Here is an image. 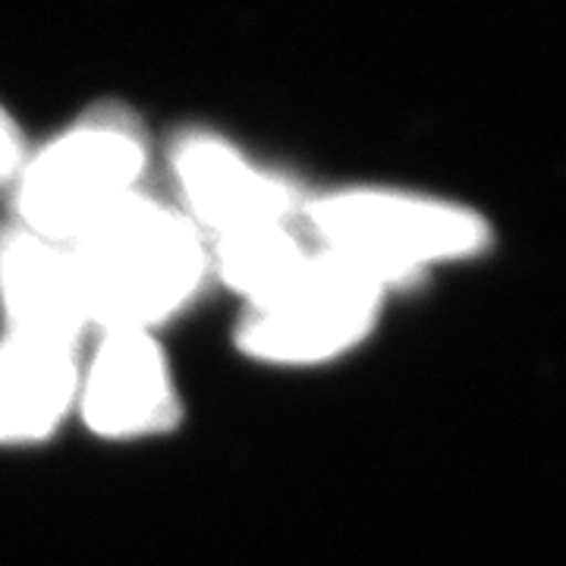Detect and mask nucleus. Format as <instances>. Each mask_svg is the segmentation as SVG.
I'll use <instances>...</instances> for the list:
<instances>
[{"label": "nucleus", "mask_w": 566, "mask_h": 566, "mask_svg": "<svg viewBox=\"0 0 566 566\" xmlns=\"http://www.w3.org/2000/svg\"><path fill=\"white\" fill-rule=\"evenodd\" d=\"M76 416L111 444H133L177 431L182 394L158 334L104 331L82 363Z\"/></svg>", "instance_id": "nucleus-5"}, {"label": "nucleus", "mask_w": 566, "mask_h": 566, "mask_svg": "<svg viewBox=\"0 0 566 566\" xmlns=\"http://www.w3.org/2000/svg\"><path fill=\"white\" fill-rule=\"evenodd\" d=\"M0 318L3 331L82 346L92 327L66 245L0 227Z\"/></svg>", "instance_id": "nucleus-7"}, {"label": "nucleus", "mask_w": 566, "mask_h": 566, "mask_svg": "<svg viewBox=\"0 0 566 566\" xmlns=\"http://www.w3.org/2000/svg\"><path fill=\"white\" fill-rule=\"evenodd\" d=\"M92 331L158 334L211 281L199 227L151 192H133L66 245Z\"/></svg>", "instance_id": "nucleus-1"}, {"label": "nucleus", "mask_w": 566, "mask_h": 566, "mask_svg": "<svg viewBox=\"0 0 566 566\" xmlns=\"http://www.w3.org/2000/svg\"><path fill=\"white\" fill-rule=\"evenodd\" d=\"M177 205L205 240L262 223H296L303 196L290 180L252 164L211 129H186L170 145Z\"/></svg>", "instance_id": "nucleus-6"}, {"label": "nucleus", "mask_w": 566, "mask_h": 566, "mask_svg": "<svg viewBox=\"0 0 566 566\" xmlns=\"http://www.w3.org/2000/svg\"><path fill=\"white\" fill-rule=\"evenodd\" d=\"M312 240L296 223H262L208 243L211 281L230 290L243 305L271 296L312 255Z\"/></svg>", "instance_id": "nucleus-9"}, {"label": "nucleus", "mask_w": 566, "mask_h": 566, "mask_svg": "<svg viewBox=\"0 0 566 566\" xmlns=\"http://www.w3.org/2000/svg\"><path fill=\"white\" fill-rule=\"evenodd\" d=\"M390 296V286L375 274L315 245L308 262L283 286L243 305L237 349L271 368L337 363L375 334Z\"/></svg>", "instance_id": "nucleus-4"}, {"label": "nucleus", "mask_w": 566, "mask_h": 566, "mask_svg": "<svg viewBox=\"0 0 566 566\" xmlns=\"http://www.w3.org/2000/svg\"><path fill=\"white\" fill-rule=\"evenodd\" d=\"M80 349L0 331V447L44 444L76 412Z\"/></svg>", "instance_id": "nucleus-8"}, {"label": "nucleus", "mask_w": 566, "mask_h": 566, "mask_svg": "<svg viewBox=\"0 0 566 566\" xmlns=\"http://www.w3.org/2000/svg\"><path fill=\"white\" fill-rule=\"evenodd\" d=\"M305 237L365 268L390 293L438 268L482 259L494 227L482 211L397 186H346L303 202Z\"/></svg>", "instance_id": "nucleus-2"}, {"label": "nucleus", "mask_w": 566, "mask_h": 566, "mask_svg": "<svg viewBox=\"0 0 566 566\" xmlns=\"http://www.w3.org/2000/svg\"><path fill=\"white\" fill-rule=\"evenodd\" d=\"M25 158H29V145H25L20 123L13 120V114L0 104V192L3 189L10 192Z\"/></svg>", "instance_id": "nucleus-10"}, {"label": "nucleus", "mask_w": 566, "mask_h": 566, "mask_svg": "<svg viewBox=\"0 0 566 566\" xmlns=\"http://www.w3.org/2000/svg\"><path fill=\"white\" fill-rule=\"evenodd\" d=\"M148 136L142 120L117 102L85 111L80 120L29 151L10 186L13 223L70 245L111 208L142 189Z\"/></svg>", "instance_id": "nucleus-3"}]
</instances>
